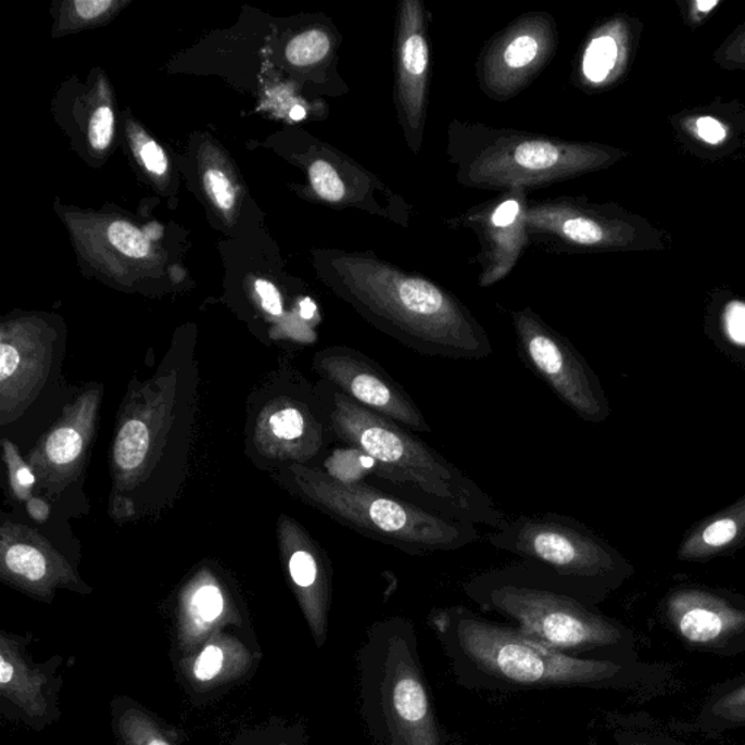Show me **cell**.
I'll list each match as a JSON object with an SVG mask.
<instances>
[{"label": "cell", "instance_id": "obj_35", "mask_svg": "<svg viewBox=\"0 0 745 745\" xmlns=\"http://www.w3.org/2000/svg\"><path fill=\"white\" fill-rule=\"evenodd\" d=\"M20 362L18 351L14 346L8 344L0 345V379H2V382H7L14 375L20 366Z\"/></svg>", "mask_w": 745, "mask_h": 745}, {"label": "cell", "instance_id": "obj_33", "mask_svg": "<svg viewBox=\"0 0 745 745\" xmlns=\"http://www.w3.org/2000/svg\"><path fill=\"white\" fill-rule=\"evenodd\" d=\"M256 293L260 294L261 302H263V307L268 314L274 316L282 315V302L281 295L278 293L276 287L272 282L258 280L255 282Z\"/></svg>", "mask_w": 745, "mask_h": 745}, {"label": "cell", "instance_id": "obj_17", "mask_svg": "<svg viewBox=\"0 0 745 745\" xmlns=\"http://www.w3.org/2000/svg\"><path fill=\"white\" fill-rule=\"evenodd\" d=\"M618 60V45L611 37H598L591 41L584 55V73L594 84H601L609 76Z\"/></svg>", "mask_w": 745, "mask_h": 745}, {"label": "cell", "instance_id": "obj_40", "mask_svg": "<svg viewBox=\"0 0 745 745\" xmlns=\"http://www.w3.org/2000/svg\"><path fill=\"white\" fill-rule=\"evenodd\" d=\"M315 314H316L315 303L312 302L311 299H305V301H303L301 303L302 318L310 320V319L314 318Z\"/></svg>", "mask_w": 745, "mask_h": 745}, {"label": "cell", "instance_id": "obj_39", "mask_svg": "<svg viewBox=\"0 0 745 745\" xmlns=\"http://www.w3.org/2000/svg\"><path fill=\"white\" fill-rule=\"evenodd\" d=\"M28 512L31 514L34 520L45 521L49 517L50 508L45 501L31 498L28 501Z\"/></svg>", "mask_w": 745, "mask_h": 745}, {"label": "cell", "instance_id": "obj_3", "mask_svg": "<svg viewBox=\"0 0 745 745\" xmlns=\"http://www.w3.org/2000/svg\"><path fill=\"white\" fill-rule=\"evenodd\" d=\"M487 541L577 585L615 589L633 572L632 565L597 533L555 513L508 518L487 534Z\"/></svg>", "mask_w": 745, "mask_h": 745}, {"label": "cell", "instance_id": "obj_20", "mask_svg": "<svg viewBox=\"0 0 745 745\" xmlns=\"http://www.w3.org/2000/svg\"><path fill=\"white\" fill-rule=\"evenodd\" d=\"M83 439L78 431L71 427L55 430L46 444V453L55 465H68L78 459L83 452Z\"/></svg>", "mask_w": 745, "mask_h": 745}, {"label": "cell", "instance_id": "obj_13", "mask_svg": "<svg viewBox=\"0 0 745 745\" xmlns=\"http://www.w3.org/2000/svg\"><path fill=\"white\" fill-rule=\"evenodd\" d=\"M248 659L250 655L242 646L233 642H213L204 646L197 657L192 675L203 684L225 682L232 679L233 674L242 673Z\"/></svg>", "mask_w": 745, "mask_h": 745}, {"label": "cell", "instance_id": "obj_29", "mask_svg": "<svg viewBox=\"0 0 745 745\" xmlns=\"http://www.w3.org/2000/svg\"><path fill=\"white\" fill-rule=\"evenodd\" d=\"M404 67L409 75L418 76L426 72L428 50L426 41L418 34L411 36L404 45Z\"/></svg>", "mask_w": 745, "mask_h": 745}, {"label": "cell", "instance_id": "obj_27", "mask_svg": "<svg viewBox=\"0 0 745 745\" xmlns=\"http://www.w3.org/2000/svg\"><path fill=\"white\" fill-rule=\"evenodd\" d=\"M564 235L572 242L581 243V245H594V243L602 242L603 239L601 226L582 217L569 218L565 222Z\"/></svg>", "mask_w": 745, "mask_h": 745}, {"label": "cell", "instance_id": "obj_1", "mask_svg": "<svg viewBox=\"0 0 745 745\" xmlns=\"http://www.w3.org/2000/svg\"><path fill=\"white\" fill-rule=\"evenodd\" d=\"M329 419L336 435L368 457L380 479L404 488L422 507L490 530L508 520L478 483L408 428L338 391L333 392Z\"/></svg>", "mask_w": 745, "mask_h": 745}, {"label": "cell", "instance_id": "obj_38", "mask_svg": "<svg viewBox=\"0 0 745 745\" xmlns=\"http://www.w3.org/2000/svg\"><path fill=\"white\" fill-rule=\"evenodd\" d=\"M627 745H683V744L678 743V741L667 738V736L646 734V735L635 736V738L629 740Z\"/></svg>", "mask_w": 745, "mask_h": 745}, {"label": "cell", "instance_id": "obj_4", "mask_svg": "<svg viewBox=\"0 0 745 745\" xmlns=\"http://www.w3.org/2000/svg\"><path fill=\"white\" fill-rule=\"evenodd\" d=\"M456 635L465 654L487 673L529 686L603 684L624 675L614 661L569 657L521 631L459 611Z\"/></svg>", "mask_w": 745, "mask_h": 745}, {"label": "cell", "instance_id": "obj_24", "mask_svg": "<svg viewBox=\"0 0 745 745\" xmlns=\"http://www.w3.org/2000/svg\"><path fill=\"white\" fill-rule=\"evenodd\" d=\"M311 182L320 199L340 201L344 199L345 187L336 168L328 162L318 161L311 166Z\"/></svg>", "mask_w": 745, "mask_h": 745}, {"label": "cell", "instance_id": "obj_28", "mask_svg": "<svg viewBox=\"0 0 745 745\" xmlns=\"http://www.w3.org/2000/svg\"><path fill=\"white\" fill-rule=\"evenodd\" d=\"M538 51V41L533 37H517L505 50L504 60L509 67L521 68L536 59Z\"/></svg>", "mask_w": 745, "mask_h": 745}, {"label": "cell", "instance_id": "obj_18", "mask_svg": "<svg viewBox=\"0 0 745 745\" xmlns=\"http://www.w3.org/2000/svg\"><path fill=\"white\" fill-rule=\"evenodd\" d=\"M331 41L327 34L312 29L293 38L287 47L286 55L294 66H310L320 62L329 53Z\"/></svg>", "mask_w": 745, "mask_h": 745}, {"label": "cell", "instance_id": "obj_5", "mask_svg": "<svg viewBox=\"0 0 745 745\" xmlns=\"http://www.w3.org/2000/svg\"><path fill=\"white\" fill-rule=\"evenodd\" d=\"M487 605L516 620L520 631L555 649L628 644L629 632L571 595L523 584L512 573L485 577Z\"/></svg>", "mask_w": 745, "mask_h": 745}, {"label": "cell", "instance_id": "obj_42", "mask_svg": "<svg viewBox=\"0 0 745 745\" xmlns=\"http://www.w3.org/2000/svg\"><path fill=\"white\" fill-rule=\"evenodd\" d=\"M717 5H718L717 0H712V2H710V0H708V2H705V0H700V2H697V8H699V10L702 12H708Z\"/></svg>", "mask_w": 745, "mask_h": 745}, {"label": "cell", "instance_id": "obj_14", "mask_svg": "<svg viewBox=\"0 0 745 745\" xmlns=\"http://www.w3.org/2000/svg\"><path fill=\"white\" fill-rule=\"evenodd\" d=\"M225 609L222 591L216 585H203L192 594L188 605L187 641L201 640L220 619Z\"/></svg>", "mask_w": 745, "mask_h": 745}, {"label": "cell", "instance_id": "obj_7", "mask_svg": "<svg viewBox=\"0 0 745 745\" xmlns=\"http://www.w3.org/2000/svg\"><path fill=\"white\" fill-rule=\"evenodd\" d=\"M662 616L687 645L719 655L745 651V601L734 594L678 586L666 595Z\"/></svg>", "mask_w": 745, "mask_h": 745}, {"label": "cell", "instance_id": "obj_36", "mask_svg": "<svg viewBox=\"0 0 745 745\" xmlns=\"http://www.w3.org/2000/svg\"><path fill=\"white\" fill-rule=\"evenodd\" d=\"M113 7L110 0H78L75 2L76 12L85 20L97 18Z\"/></svg>", "mask_w": 745, "mask_h": 745}, {"label": "cell", "instance_id": "obj_22", "mask_svg": "<svg viewBox=\"0 0 745 745\" xmlns=\"http://www.w3.org/2000/svg\"><path fill=\"white\" fill-rule=\"evenodd\" d=\"M109 239L119 252L131 258H143L151 250L144 233L130 223L114 222L109 228Z\"/></svg>", "mask_w": 745, "mask_h": 745}, {"label": "cell", "instance_id": "obj_34", "mask_svg": "<svg viewBox=\"0 0 745 745\" xmlns=\"http://www.w3.org/2000/svg\"><path fill=\"white\" fill-rule=\"evenodd\" d=\"M696 131L700 139L706 143L718 144L725 139V127L718 119L712 117H702L697 119Z\"/></svg>", "mask_w": 745, "mask_h": 745}, {"label": "cell", "instance_id": "obj_15", "mask_svg": "<svg viewBox=\"0 0 745 745\" xmlns=\"http://www.w3.org/2000/svg\"><path fill=\"white\" fill-rule=\"evenodd\" d=\"M149 451V430L143 422L128 421L115 441L114 459L119 469L132 470L143 464Z\"/></svg>", "mask_w": 745, "mask_h": 745}, {"label": "cell", "instance_id": "obj_16", "mask_svg": "<svg viewBox=\"0 0 745 745\" xmlns=\"http://www.w3.org/2000/svg\"><path fill=\"white\" fill-rule=\"evenodd\" d=\"M119 736L126 745H173L149 715L128 709L118 719Z\"/></svg>", "mask_w": 745, "mask_h": 745}, {"label": "cell", "instance_id": "obj_25", "mask_svg": "<svg viewBox=\"0 0 745 745\" xmlns=\"http://www.w3.org/2000/svg\"><path fill=\"white\" fill-rule=\"evenodd\" d=\"M114 135V114L109 106H101L89 124V141L96 151H105Z\"/></svg>", "mask_w": 745, "mask_h": 745}, {"label": "cell", "instance_id": "obj_30", "mask_svg": "<svg viewBox=\"0 0 745 745\" xmlns=\"http://www.w3.org/2000/svg\"><path fill=\"white\" fill-rule=\"evenodd\" d=\"M7 447L8 464H10L11 468L12 487L18 492L20 496H25L24 494H27L29 488H33L34 483H36V477H34L31 469H29L28 466L21 464V459L16 456L14 447H11L10 444H7Z\"/></svg>", "mask_w": 745, "mask_h": 745}, {"label": "cell", "instance_id": "obj_8", "mask_svg": "<svg viewBox=\"0 0 745 745\" xmlns=\"http://www.w3.org/2000/svg\"><path fill=\"white\" fill-rule=\"evenodd\" d=\"M319 367L340 392L364 408L383 415L409 431L431 432L417 402L367 355L350 350L333 351L320 359Z\"/></svg>", "mask_w": 745, "mask_h": 745}, {"label": "cell", "instance_id": "obj_31", "mask_svg": "<svg viewBox=\"0 0 745 745\" xmlns=\"http://www.w3.org/2000/svg\"><path fill=\"white\" fill-rule=\"evenodd\" d=\"M725 327L728 336L736 344L745 345V305L732 302L727 306Z\"/></svg>", "mask_w": 745, "mask_h": 745}, {"label": "cell", "instance_id": "obj_41", "mask_svg": "<svg viewBox=\"0 0 745 745\" xmlns=\"http://www.w3.org/2000/svg\"><path fill=\"white\" fill-rule=\"evenodd\" d=\"M290 117L291 119H294V122H301V119L306 117V111L303 110L302 106H294V109L290 111Z\"/></svg>", "mask_w": 745, "mask_h": 745}, {"label": "cell", "instance_id": "obj_9", "mask_svg": "<svg viewBox=\"0 0 745 745\" xmlns=\"http://www.w3.org/2000/svg\"><path fill=\"white\" fill-rule=\"evenodd\" d=\"M382 705L393 745H440L421 674L404 642H392L384 662Z\"/></svg>", "mask_w": 745, "mask_h": 745}, {"label": "cell", "instance_id": "obj_21", "mask_svg": "<svg viewBox=\"0 0 745 745\" xmlns=\"http://www.w3.org/2000/svg\"><path fill=\"white\" fill-rule=\"evenodd\" d=\"M514 161L526 169H550L558 164L559 151L547 141H525L514 152Z\"/></svg>", "mask_w": 745, "mask_h": 745}, {"label": "cell", "instance_id": "obj_26", "mask_svg": "<svg viewBox=\"0 0 745 745\" xmlns=\"http://www.w3.org/2000/svg\"><path fill=\"white\" fill-rule=\"evenodd\" d=\"M204 186L214 203L223 210H230L235 204L232 184L225 174L217 169H210L204 175Z\"/></svg>", "mask_w": 745, "mask_h": 745}, {"label": "cell", "instance_id": "obj_6", "mask_svg": "<svg viewBox=\"0 0 745 745\" xmlns=\"http://www.w3.org/2000/svg\"><path fill=\"white\" fill-rule=\"evenodd\" d=\"M518 349L529 368L563 404L591 424L605 422L610 405L601 379L567 340L529 315L517 318Z\"/></svg>", "mask_w": 745, "mask_h": 745}, {"label": "cell", "instance_id": "obj_2", "mask_svg": "<svg viewBox=\"0 0 745 745\" xmlns=\"http://www.w3.org/2000/svg\"><path fill=\"white\" fill-rule=\"evenodd\" d=\"M299 483L305 495L336 520L404 554L455 552L481 538L472 523L445 517L368 483L319 472L302 473Z\"/></svg>", "mask_w": 745, "mask_h": 745}, {"label": "cell", "instance_id": "obj_37", "mask_svg": "<svg viewBox=\"0 0 745 745\" xmlns=\"http://www.w3.org/2000/svg\"><path fill=\"white\" fill-rule=\"evenodd\" d=\"M518 212H520V205H518L517 201H505V203L496 209L494 216H492V223H494L496 228H507V226L513 225L514 220H516Z\"/></svg>", "mask_w": 745, "mask_h": 745}, {"label": "cell", "instance_id": "obj_10", "mask_svg": "<svg viewBox=\"0 0 745 745\" xmlns=\"http://www.w3.org/2000/svg\"><path fill=\"white\" fill-rule=\"evenodd\" d=\"M745 546V495L731 507L693 526L678 551L683 563H706Z\"/></svg>", "mask_w": 745, "mask_h": 745}, {"label": "cell", "instance_id": "obj_12", "mask_svg": "<svg viewBox=\"0 0 745 745\" xmlns=\"http://www.w3.org/2000/svg\"><path fill=\"white\" fill-rule=\"evenodd\" d=\"M696 725L705 732L745 728V675L710 693L697 715Z\"/></svg>", "mask_w": 745, "mask_h": 745}, {"label": "cell", "instance_id": "obj_19", "mask_svg": "<svg viewBox=\"0 0 745 745\" xmlns=\"http://www.w3.org/2000/svg\"><path fill=\"white\" fill-rule=\"evenodd\" d=\"M5 564L15 576L25 580L41 581L47 573V560L36 547L28 545H14L7 551Z\"/></svg>", "mask_w": 745, "mask_h": 745}, {"label": "cell", "instance_id": "obj_23", "mask_svg": "<svg viewBox=\"0 0 745 745\" xmlns=\"http://www.w3.org/2000/svg\"><path fill=\"white\" fill-rule=\"evenodd\" d=\"M269 427L277 439L285 441L305 440L307 434V418L301 409L282 408L269 418Z\"/></svg>", "mask_w": 745, "mask_h": 745}, {"label": "cell", "instance_id": "obj_32", "mask_svg": "<svg viewBox=\"0 0 745 745\" xmlns=\"http://www.w3.org/2000/svg\"><path fill=\"white\" fill-rule=\"evenodd\" d=\"M140 156L146 168L153 174H165L166 168H168V161H166L164 151H162L161 146L153 140L146 141V143L141 146Z\"/></svg>", "mask_w": 745, "mask_h": 745}, {"label": "cell", "instance_id": "obj_11", "mask_svg": "<svg viewBox=\"0 0 745 745\" xmlns=\"http://www.w3.org/2000/svg\"><path fill=\"white\" fill-rule=\"evenodd\" d=\"M46 675L29 668L15 642L2 636L0 641V693L31 717L47 712Z\"/></svg>", "mask_w": 745, "mask_h": 745}]
</instances>
